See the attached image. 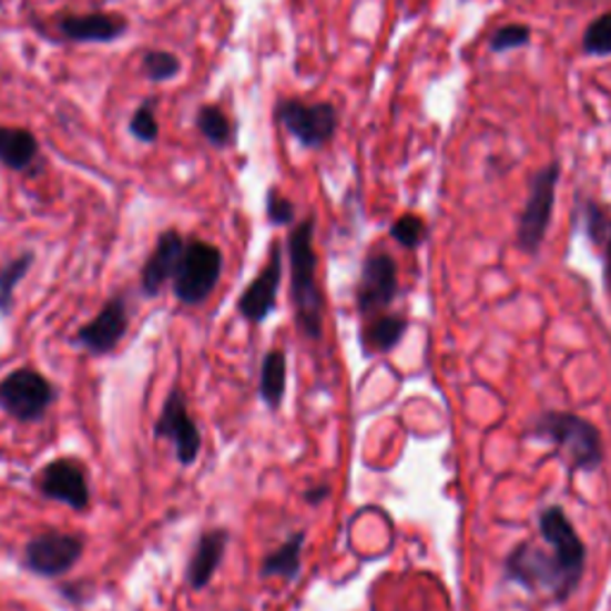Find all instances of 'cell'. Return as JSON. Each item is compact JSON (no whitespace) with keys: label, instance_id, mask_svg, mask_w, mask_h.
Returning <instances> with one entry per match:
<instances>
[{"label":"cell","instance_id":"obj_1","mask_svg":"<svg viewBox=\"0 0 611 611\" xmlns=\"http://www.w3.org/2000/svg\"><path fill=\"white\" fill-rule=\"evenodd\" d=\"M313 230L316 221L306 217L289 234V263H292V302L296 313V325L310 339L323 335V296L316 282V251H313Z\"/></svg>","mask_w":611,"mask_h":611},{"label":"cell","instance_id":"obj_2","mask_svg":"<svg viewBox=\"0 0 611 611\" xmlns=\"http://www.w3.org/2000/svg\"><path fill=\"white\" fill-rule=\"evenodd\" d=\"M532 432H536V437H544V440L567 449L573 468L590 471V468H598L602 464L600 430L581 416L550 411L536 422Z\"/></svg>","mask_w":611,"mask_h":611},{"label":"cell","instance_id":"obj_3","mask_svg":"<svg viewBox=\"0 0 611 611\" xmlns=\"http://www.w3.org/2000/svg\"><path fill=\"white\" fill-rule=\"evenodd\" d=\"M221 273H223L221 248L208 242L186 244L175 279H172L175 296L186 306H196L201 302H206L211 292L217 287Z\"/></svg>","mask_w":611,"mask_h":611},{"label":"cell","instance_id":"obj_4","mask_svg":"<svg viewBox=\"0 0 611 611\" xmlns=\"http://www.w3.org/2000/svg\"><path fill=\"white\" fill-rule=\"evenodd\" d=\"M275 120L304 149H323L327 141H333L339 124L333 103H306L299 99H282L275 105Z\"/></svg>","mask_w":611,"mask_h":611},{"label":"cell","instance_id":"obj_5","mask_svg":"<svg viewBox=\"0 0 611 611\" xmlns=\"http://www.w3.org/2000/svg\"><path fill=\"white\" fill-rule=\"evenodd\" d=\"M559 175V163H550L532 177L526 208L519 217V232H516V240L526 254H538L544 234L550 230Z\"/></svg>","mask_w":611,"mask_h":611},{"label":"cell","instance_id":"obj_6","mask_svg":"<svg viewBox=\"0 0 611 611\" xmlns=\"http://www.w3.org/2000/svg\"><path fill=\"white\" fill-rule=\"evenodd\" d=\"M53 401V385L34 368H18L0 380V409L22 422L41 420Z\"/></svg>","mask_w":611,"mask_h":611},{"label":"cell","instance_id":"obj_7","mask_svg":"<svg viewBox=\"0 0 611 611\" xmlns=\"http://www.w3.org/2000/svg\"><path fill=\"white\" fill-rule=\"evenodd\" d=\"M84 554V540L70 532H41L31 538L24 550V567L43 578H58L68 573Z\"/></svg>","mask_w":611,"mask_h":611},{"label":"cell","instance_id":"obj_8","mask_svg":"<svg viewBox=\"0 0 611 611\" xmlns=\"http://www.w3.org/2000/svg\"><path fill=\"white\" fill-rule=\"evenodd\" d=\"M540 532L542 538L552 544L561 573L567 578L569 588L573 590L578 581H581V573L585 569V547L581 538H578L576 528L571 526L569 516L559 507H550L540 516Z\"/></svg>","mask_w":611,"mask_h":611},{"label":"cell","instance_id":"obj_9","mask_svg":"<svg viewBox=\"0 0 611 611\" xmlns=\"http://www.w3.org/2000/svg\"><path fill=\"white\" fill-rule=\"evenodd\" d=\"M155 437H165L175 445L177 461L182 466H192L201 451V432L194 418L186 411V397L182 389H172L163 404V411L155 420Z\"/></svg>","mask_w":611,"mask_h":611},{"label":"cell","instance_id":"obj_10","mask_svg":"<svg viewBox=\"0 0 611 611\" xmlns=\"http://www.w3.org/2000/svg\"><path fill=\"white\" fill-rule=\"evenodd\" d=\"M399 292L397 263L389 254H370L364 263L361 279L356 287V304L364 316H375L387 308Z\"/></svg>","mask_w":611,"mask_h":611},{"label":"cell","instance_id":"obj_11","mask_svg":"<svg viewBox=\"0 0 611 611\" xmlns=\"http://www.w3.org/2000/svg\"><path fill=\"white\" fill-rule=\"evenodd\" d=\"M507 569L513 581H519L528 588L532 585L552 588L559 600H567L573 592L567 583V578L561 573L557 557H550L544 550H540L538 544H530V542L521 544L519 550L509 557Z\"/></svg>","mask_w":611,"mask_h":611},{"label":"cell","instance_id":"obj_12","mask_svg":"<svg viewBox=\"0 0 611 611\" xmlns=\"http://www.w3.org/2000/svg\"><path fill=\"white\" fill-rule=\"evenodd\" d=\"M39 490L43 497L68 505L74 511H84L91 501L84 468L72 459H58L43 466Z\"/></svg>","mask_w":611,"mask_h":611},{"label":"cell","instance_id":"obj_13","mask_svg":"<svg viewBox=\"0 0 611 611\" xmlns=\"http://www.w3.org/2000/svg\"><path fill=\"white\" fill-rule=\"evenodd\" d=\"M128 304L122 296L108 302L96 318L86 323L80 333H77V344L91 354H111L120 339L128 333Z\"/></svg>","mask_w":611,"mask_h":611},{"label":"cell","instance_id":"obj_14","mask_svg":"<svg viewBox=\"0 0 611 611\" xmlns=\"http://www.w3.org/2000/svg\"><path fill=\"white\" fill-rule=\"evenodd\" d=\"M282 279V248L273 244L271 258L256 279L244 289L240 299V313L248 323H263L277 306V289Z\"/></svg>","mask_w":611,"mask_h":611},{"label":"cell","instance_id":"obj_15","mask_svg":"<svg viewBox=\"0 0 611 611\" xmlns=\"http://www.w3.org/2000/svg\"><path fill=\"white\" fill-rule=\"evenodd\" d=\"M184 240L182 234L175 230H167L159 237L153 254L149 256L144 271H141V289L149 296H155L167 279H175V273L180 268V261L184 254Z\"/></svg>","mask_w":611,"mask_h":611},{"label":"cell","instance_id":"obj_16","mask_svg":"<svg viewBox=\"0 0 611 611\" xmlns=\"http://www.w3.org/2000/svg\"><path fill=\"white\" fill-rule=\"evenodd\" d=\"M58 29L62 37L77 43H111L128 31V20L105 12L65 14L58 20Z\"/></svg>","mask_w":611,"mask_h":611},{"label":"cell","instance_id":"obj_17","mask_svg":"<svg viewBox=\"0 0 611 611\" xmlns=\"http://www.w3.org/2000/svg\"><path fill=\"white\" fill-rule=\"evenodd\" d=\"M227 547V532L225 530H208L206 536H201L194 557L190 561V571H186V581L194 590H203L211 578L215 576L217 567H221L223 554Z\"/></svg>","mask_w":611,"mask_h":611},{"label":"cell","instance_id":"obj_18","mask_svg":"<svg viewBox=\"0 0 611 611\" xmlns=\"http://www.w3.org/2000/svg\"><path fill=\"white\" fill-rule=\"evenodd\" d=\"M39 159V139L22 128H0V165L14 172L29 170Z\"/></svg>","mask_w":611,"mask_h":611},{"label":"cell","instance_id":"obj_19","mask_svg":"<svg viewBox=\"0 0 611 611\" xmlns=\"http://www.w3.org/2000/svg\"><path fill=\"white\" fill-rule=\"evenodd\" d=\"M304 540H306V532H294V536L285 544L277 547L275 552H271L263 559L261 573L265 578L277 576V578H285V581H294V578L302 571Z\"/></svg>","mask_w":611,"mask_h":611},{"label":"cell","instance_id":"obj_20","mask_svg":"<svg viewBox=\"0 0 611 611\" xmlns=\"http://www.w3.org/2000/svg\"><path fill=\"white\" fill-rule=\"evenodd\" d=\"M287 389V356L285 352L273 349L265 354L261 366V399L271 406V409H279L282 399H285Z\"/></svg>","mask_w":611,"mask_h":611},{"label":"cell","instance_id":"obj_21","mask_svg":"<svg viewBox=\"0 0 611 611\" xmlns=\"http://www.w3.org/2000/svg\"><path fill=\"white\" fill-rule=\"evenodd\" d=\"M406 333V320L399 316H380L375 318L364 333L368 352H389L395 349Z\"/></svg>","mask_w":611,"mask_h":611},{"label":"cell","instance_id":"obj_22","mask_svg":"<svg viewBox=\"0 0 611 611\" xmlns=\"http://www.w3.org/2000/svg\"><path fill=\"white\" fill-rule=\"evenodd\" d=\"M198 132L215 149H225L232 141V122L217 105H203L196 115Z\"/></svg>","mask_w":611,"mask_h":611},{"label":"cell","instance_id":"obj_23","mask_svg":"<svg viewBox=\"0 0 611 611\" xmlns=\"http://www.w3.org/2000/svg\"><path fill=\"white\" fill-rule=\"evenodd\" d=\"M31 263H34V256L22 254L20 258H14L0 268V313L12 310L14 289H18V285L24 279L27 271L31 268Z\"/></svg>","mask_w":611,"mask_h":611},{"label":"cell","instance_id":"obj_24","mask_svg":"<svg viewBox=\"0 0 611 611\" xmlns=\"http://www.w3.org/2000/svg\"><path fill=\"white\" fill-rule=\"evenodd\" d=\"M141 62H144V72L151 82H167L182 70V60L167 51H146Z\"/></svg>","mask_w":611,"mask_h":611},{"label":"cell","instance_id":"obj_25","mask_svg":"<svg viewBox=\"0 0 611 611\" xmlns=\"http://www.w3.org/2000/svg\"><path fill=\"white\" fill-rule=\"evenodd\" d=\"M583 51L588 55H611V12L592 20L583 34Z\"/></svg>","mask_w":611,"mask_h":611},{"label":"cell","instance_id":"obj_26","mask_svg":"<svg viewBox=\"0 0 611 611\" xmlns=\"http://www.w3.org/2000/svg\"><path fill=\"white\" fill-rule=\"evenodd\" d=\"M153 105H155V101L146 99L144 103L136 108L132 120H130L132 136L139 139V141H144V144H153V141H159V134H161L159 120H155V115H153Z\"/></svg>","mask_w":611,"mask_h":611},{"label":"cell","instance_id":"obj_27","mask_svg":"<svg viewBox=\"0 0 611 611\" xmlns=\"http://www.w3.org/2000/svg\"><path fill=\"white\" fill-rule=\"evenodd\" d=\"M389 232L401 246L416 248L422 242V237H426V223H422L418 215H401Z\"/></svg>","mask_w":611,"mask_h":611},{"label":"cell","instance_id":"obj_28","mask_svg":"<svg viewBox=\"0 0 611 611\" xmlns=\"http://www.w3.org/2000/svg\"><path fill=\"white\" fill-rule=\"evenodd\" d=\"M530 43V29L526 24H507L499 31H495V37L490 41L492 51L497 53H507L513 49H521V45Z\"/></svg>","mask_w":611,"mask_h":611},{"label":"cell","instance_id":"obj_29","mask_svg":"<svg viewBox=\"0 0 611 611\" xmlns=\"http://www.w3.org/2000/svg\"><path fill=\"white\" fill-rule=\"evenodd\" d=\"M265 208H268V217L273 225H292L294 221V203L282 196L277 190L268 192V203H265Z\"/></svg>","mask_w":611,"mask_h":611},{"label":"cell","instance_id":"obj_30","mask_svg":"<svg viewBox=\"0 0 611 611\" xmlns=\"http://www.w3.org/2000/svg\"><path fill=\"white\" fill-rule=\"evenodd\" d=\"M600 244H604V279H607V287L611 289V221L602 234Z\"/></svg>","mask_w":611,"mask_h":611},{"label":"cell","instance_id":"obj_31","mask_svg":"<svg viewBox=\"0 0 611 611\" xmlns=\"http://www.w3.org/2000/svg\"><path fill=\"white\" fill-rule=\"evenodd\" d=\"M327 497H330V488H327V485H318V488H313L306 492V501L310 507H318L320 501H325Z\"/></svg>","mask_w":611,"mask_h":611}]
</instances>
